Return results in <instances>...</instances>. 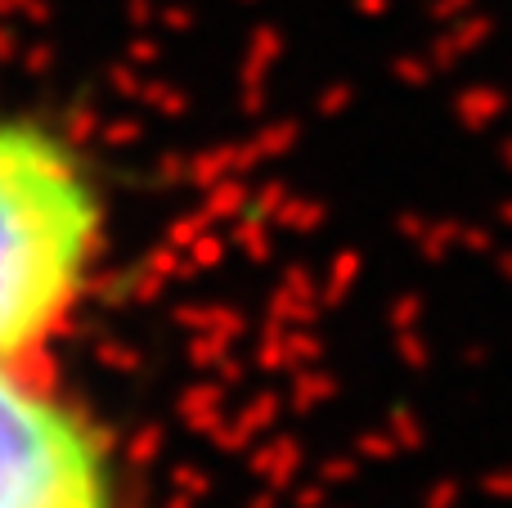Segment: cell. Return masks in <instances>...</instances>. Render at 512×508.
<instances>
[{
	"mask_svg": "<svg viewBox=\"0 0 512 508\" xmlns=\"http://www.w3.org/2000/svg\"><path fill=\"white\" fill-rule=\"evenodd\" d=\"M0 508H117L104 432L41 369H0Z\"/></svg>",
	"mask_w": 512,
	"mask_h": 508,
	"instance_id": "obj_2",
	"label": "cell"
},
{
	"mask_svg": "<svg viewBox=\"0 0 512 508\" xmlns=\"http://www.w3.org/2000/svg\"><path fill=\"white\" fill-rule=\"evenodd\" d=\"M104 225L77 144L41 117H0V369H41L90 293Z\"/></svg>",
	"mask_w": 512,
	"mask_h": 508,
	"instance_id": "obj_1",
	"label": "cell"
}]
</instances>
